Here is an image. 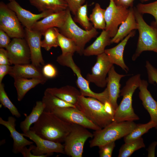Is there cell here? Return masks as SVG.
I'll return each instance as SVG.
<instances>
[{
    "mask_svg": "<svg viewBox=\"0 0 157 157\" xmlns=\"http://www.w3.org/2000/svg\"><path fill=\"white\" fill-rule=\"evenodd\" d=\"M72 127V124L64 121L53 113L44 111L30 130L43 138L61 143Z\"/></svg>",
    "mask_w": 157,
    "mask_h": 157,
    "instance_id": "6da1fadb",
    "label": "cell"
},
{
    "mask_svg": "<svg viewBox=\"0 0 157 157\" xmlns=\"http://www.w3.org/2000/svg\"><path fill=\"white\" fill-rule=\"evenodd\" d=\"M141 80L140 74L133 76L127 81L125 85L120 90V95L123 98L115 110L114 121L117 122L133 121L139 119L134 112L132 102L133 94L138 88Z\"/></svg>",
    "mask_w": 157,
    "mask_h": 157,
    "instance_id": "7a4b0ae2",
    "label": "cell"
},
{
    "mask_svg": "<svg viewBox=\"0 0 157 157\" xmlns=\"http://www.w3.org/2000/svg\"><path fill=\"white\" fill-rule=\"evenodd\" d=\"M137 125L133 121L117 122L113 121L106 127L94 132L92 138L89 142L90 146L99 147L115 142L130 133Z\"/></svg>",
    "mask_w": 157,
    "mask_h": 157,
    "instance_id": "3957f363",
    "label": "cell"
},
{
    "mask_svg": "<svg viewBox=\"0 0 157 157\" xmlns=\"http://www.w3.org/2000/svg\"><path fill=\"white\" fill-rule=\"evenodd\" d=\"M76 106L89 119L101 129L114 121L113 117L106 112L103 104L95 98L81 95Z\"/></svg>",
    "mask_w": 157,
    "mask_h": 157,
    "instance_id": "277c9868",
    "label": "cell"
},
{
    "mask_svg": "<svg viewBox=\"0 0 157 157\" xmlns=\"http://www.w3.org/2000/svg\"><path fill=\"white\" fill-rule=\"evenodd\" d=\"M134 10L139 33L137 48L132 57V60L135 61L144 51L157 53V27L148 25L143 19L142 14L136 8Z\"/></svg>",
    "mask_w": 157,
    "mask_h": 157,
    "instance_id": "5b68a950",
    "label": "cell"
},
{
    "mask_svg": "<svg viewBox=\"0 0 157 157\" xmlns=\"http://www.w3.org/2000/svg\"><path fill=\"white\" fill-rule=\"evenodd\" d=\"M58 29L61 34L74 41L78 47L77 52L80 55H83L87 43L98 33L94 27L90 30H84L79 27L74 21L71 12L68 8L64 23Z\"/></svg>",
    "mask_w": 157,
    "mask_h": 157,
    "instance_id": "8992f818",
    "label": "cell"
},
{
    "mask_svg": "<svg viewBox=\"0 0 157 157\" xmlns=\"http://www.w3.org/2000/svg\"><path fill=\"white\" fill-rule=\"evenodd\" d=\"M74 54L71 53L61 54L57 57L56 61L60 65L70 68L76 75L77 79L76 83L81 95L95 98L103 104L106 101H109L108 93L106 88L99 93L94 92L91 90L89 87L90 83L82 76L80 68L74 60Z\"/></svg>",
    "mask_w": 157,
    "mask_h": 157,
    "instance_id": "52a82bcc",
    "label": "cell"
},
{
    "mask_svg": "<svg viewBox=\"0 0 157 157\" xmlns=\"http://www.w3.org/2000/svg\"><path fill=\"white\" fill-rule=\"evenodd\" d=\"M87 129L79 125L72 124V129L64 141L65 154L72 157H82L86 140L92 138V133Z\"/></svg>",
    "mask_w": 157,
    "mask_h": 157,
    "instance_id": "ba28073f",
    "label": "cell"
},
{
    "mask_svg": "<svg viewBox=\"0 0 157 157\" xmlns=\"http://www.w3.org/2000/svg\"><path fill=\"white\" fill-rule=\"evenodd\" d=\"M15 13L3 1L0 3V29L10 38H24L25 30Z\"/></svg>",
    "mask_w": 157,
    "mask_h": 157,
    "instance_id": "9c48e42d",
    "label": "cell"
},
{
    "mask_svg": "<svg viewBox=\"0 0 157 157\" xmlns=\"http://www.w3.org/2000/svg\"><path fill=\"white\" fill-rule=\"evenodd\" d=\"M129 11V9L117 5L113 0H110L109 5L105 13V30L109 32L111 38L115 35L118 26L126 20Z\"/></svg>",
    "mask_w": 157,
    "mask_h": 157,
    "instance_id": "30bf717a",
    "label": "cell"
},
{
    "mask_svg": "<svg viewBox=\"0 0 157 157\" xmlns=\"http://www.w3.org/2000/svg\"><path fill=\"white\" fill-rule=\"evenodd\" d=\"M24 135L35 143L36 146L31 151L37 157H46L52 155L54 152L65 154L64 146L61 143L56 142L44 139L34 131L30 130Z\"/></svg>",
    "mask_w": 157,
    "mask_h": 157,
    "instance_id": "8fae6325",
    "label": "cell"
},
{
    "mask_svg": "<svg viewBox=\"0 0 157 157\" xmlns=\"http://www.w3.org/2000/svg\"><path fill=\"white\" fill-rule=\"evenodd\" d=\"M10 62L16 65L30 63V50L25 38H14L6 49Z\"/></svg>",
    "mask_w": 157,
    "mask_h": 157,
    "instance_id": "7c38bea8",
    "label": "cell"
},
{
    "mask_svg": "<svg viewBox=\"0 0 157 157\" xmlns=\"http://www.w3.org/2000/svg\"><path fill=\"white\" fill-rule=\"evenodd\" d=\"M113 65L104 52L97 56L96 63L92 67L90 74H88L86 79L97 86L104 88L106 86V76Z\"/></svg>",
    "mask_w": 157,
    "mask_h": 157,
    "instance_id": "4fadbf2b",
    "label": "cell"
},
{
    "mask_svg": "<svg viewBox=\"0 0 157 157\" xmlns=\"http://www.w3.org/2000/svg\"><path fill=\"white\" fill-rule=\"evenodd\" d=\"M52 113L62 120L71 124L79 125L95 131L102 129L89 119L76 107L58 108L54 110Z\"/></svg>",
    "mask_w": 157,
    "mask_h": 157,
    "instance_id": "5bb4252c",
    "label": "cell"
},
{
    "mask_svg": "<svg viewBox=\"0 0 157 157\" xmlns=\"http://www.w3.org/2000/svg\"><path fill=\"white\" fill-rule=\"evenodd\" d=\"M26 39L30 50L31 62L33 65L40 67L45 65L41 48L42 33L25 28Z\"/></svg>",
    "mask_w": 157,
    "mask_h": 157,
    "instance_id": "9a60e30c",
    "label": "cell"
},
{
    "mask_svg": "<svg viewBox=\"0 0 157 157\" xmlns=\"http://www.w3.org/2000/svg\"><path fill=\"white\" fill-rule=\"evenodd\" d=\"M8 7L16 13L21 23L25 28L31 29L34 24L40 19L54 13L51 10L35 14L22 7L15 0L7 4Z\"/></svg>",
    "mask_w": 157,
    "mask_h": 157,
    "instance_id": "2e32d148",
    "label": "cell"
},
{
    "mask_svg": "<svg viewBox=\"0 0 157 157\" xmlns=\"http://www.w3.org/2000/svg\"><path fill=\"white\" fill-rule=\"evenodd\" d=\"M16 121V119L12 116L8 117L7 121L0 117V124L8 130L10 133V136L13 140L12 152L15 154L21 153L24 147L33 143L25 138L23 133H20L17 131L15 128Z\"/></svg>",
    "mask_w": 157,
    "mask_h": 157,
    "instance_id": "e0dca14e",
    "label": "cell"
},
{
    "mask_svg": "<svg viewBox=\"0 0 157 157\" xmlns=\"http://www.w3.org/2000/svg\"><path fill=\"white\" fill-rule=\"evenodd\" d=\"M106 78V88L109 98V101L113 108L116 110L118 106L117 103L118 98L120 93L121 85L120 81L121 79L126 75L120 74L115 71L113 65L112 67Z\"/></svg>",
    "mask_w": 157,
    "mask_h": 157,
    "instance_id": "ac0fdd59",
    "label": "cell"
},
{
    "mask_svg": "<svg viewBox=\"0 0 157 157\" xmlns=\"http://www.w3.org/2000/svg\"><path fill=\"white\" fill-rule=\"evenodd\" d=\"M67 15V9L57 12L52 13L36 22L31 29L39 31L43 35L49 28L53 27L59 28L63 24Z\"/></svg>",
    "mask_w": 157,
    "mask_h": 157,
    "instance_id": "d6986e66",
    "label": "cell"
},
{
    "mask_svg": "<svg viewBox=\"0 0 157 157\" xmlns=\"http://www.w3.org/2000/svg\"><path fill=\"white\" fill-rule=\"evenodd\" d=\"M14 79L18 78H37L47 80L41 67L32 63L16 65L11 66L8 74Z\"/></svg>",
    "mask_w": 157,
    "mask_h": 157,
    "instance_id": "ffe728a7",
    "label": "cell"
},
{
    "mask_svg": "<svg viewBox=\"0 0 157 157\" xmlns=\"http://www.w3.org/2000/svg\"><path fill=\"white\" fill-rule=\"evenodd\" d=\"M148 83L144 80H141L138 87L139 96L144 108L149 113L150 120L154 122L157 126V101L152 97L147 89Z\"/></svg>",
    "mask_w": 157,
    "mask_h": 157,
    "instance_id": "44dd1931",
    "label": "cell"
},
{
    "mask_svg": "<svg viewBox=\"0 0 157 157\" xmlns=\"http://www.w3.org/2000/svg\"><path fill=\"white\" fill-rule=\"evenodd\" d=\"M135 31L133 30L123 39L117 45L111 48L105 49L104 53L106 54L111 62L120 67L125 72L129 70L123 59V53L125 47L129 39L134 36Z\"/></svg>",
    "mask_w": 157,
    "mask_h": 157,
    "instance_id": "7402d4cb",
    "label": "cell"
},
{
    "mask_svg": "<svg viewBox=\"0 0 157 157\" xmlns=\"http://www.w3.org/2000/svg\"><path fill=\"white\" fill-rule=\"evenodd\" d=\"M45 91L75 106L77 104L78 97L81 95L79 90L74 86L69 85L60 88H48Z\"/></svg>",
    "mask_w": 157,
    "mask_h": 157,
    "instance_id": "603a6c76",
    "label": "cell"
},
{
    "mask_svg": "<svg viewBox=\"0 0 157 157\" xmlns=\"http://www.w3.org/2000/svg\"><path fill=\"white\" fill-rule=\"evenodd\" d=\"M129 10L126 20L121 24L116 35L111 39V43H118L134 30L138 29V25L135 18L134 8L133 7H130Z\"/></svg>",
    "mask_w": 157,
    "mask_h": 157,
    "instance_id": "cb8c5ba5",
    "label": "cell"
},
{
    "mask_svg": "<svg viewBox=\"0 0 157 157\" xmlns=\"http://www.w3.org/2000/svg\"><path fill=\"white\" fill-rule=\"evenodd\" d=\"M109 32L103 30L100 35L90 45L85 48L83 55L85 56H97L104 52L105 47L111 43Z\"/></svg>",
    "mask_w": 157,
    "mask_h": 157,
    "instance_id": "d4e9b609",
    "label": "cell"
},
{
    "mask_svg": "<svg viewBox=\"0 0 157 157\" xmlns=\"http://www.w3.org/2000/svg\"><path fill=\"white\" fill-rule=\"evenodd\" d=\"M30 3L41 12L51 10L57 12L66 10L67 4L65 0H29Z\"/></svg>",
    "mask_w": 157,
    "mask_h": 157,
    "instance_id": "484cf974",
    "label": "cell"
},
{
    "mask_svg": "<svg viewBox=\"0 0 157 157\" xmlns=\"http://www.w3.org/2000/svg\"><path fill=\"white\" fill-rule=\"evenodd\" d=\"M47 81L37 78H18L14 79V85L17 92L18 101H21L31 89L38 84H44Z\"/></svg>",
    "mask_w": 157,
    "mask_h": 157,
    "instance_id": "4316f807",
    "label": "cell"
},
{
    "mask_svg": "<svg viewBox=\"0 0 157 157\" xmlns=\"http://www.w3.org/2000/svg\"><path fill=\"white\" fill-rule=\"evenodd\" d=\"M44 105L42 101L36 102L31 113L20 123V127L23 133H25L30 130L31 126L38 120L44 112Z\"/></svg>",
    "mask_w": 157,
    "mask_h": 157,
    "instance_id": "83f0119b",
    "label": "cell"
},
{
    "mask_svg": "<svg viewBox=\"0 0 157 157\" xmlns=\"http://www.w3.org/2000/svg\"><path fill=\"white\" fill-rule=\"evenodd\" d=\"M42 101L45 106L44 111L52 113L54 110L58 108L76 107L75 106L63 101L45 90Z\"/></svg>",
    "mask_w": 157,
    "mask_h": 157,
    "instance_id": "f1b7e54d",
    "label": "cell"
},
{
    "mask_svg": "<svg viewBox=\"0 0 157 157\" xmlns=\"http://www.w3.org/2000/svg\"><path fill=\"white\" fill-rule=\"evenodd\" d=\"M105 10L102 8L100 5L96 3L89 16V19L93 27L97 29L105 30L106 21L105 18Z\"/></svg>",
    "mask_w": 157,
    "mask_h": 157,
    "instance_id": "f546056e",
    "label": "cell"
},
{
    "mask_svg": "<svg viewBox=\"0 0 157 157\" xmlns=\"http://www.w3.org/2000/svg\"><path fill=\"white\" fill-rule=\"evenodd\" d=\"M156 126V124L151 120L146 124H137L136 126L132 131L124 137L125 142L128 143L136 140L141 137L142 135L147 133L150 129L155 128Z\"/></svg>",
    "mask_w": 157,
    "mask_h": 157,
    "instance_id": "4dcf8cb0",
    "label": "cell"
},
{
    "mask_svg": "<svg viewBox=\"0 0 157 157\" xmlns=\"http://www.w3.org/2000/svg\"><path fill=\"white\" fill-rule=\"evenodd\" d=\"M58 46L60 47L62 54L68 53L74 54L78 51L77 47L74 41L61 34L56 28Z\"/></svg>",
    "mask_w": 157,
    "mask_h": 157,
    "instance_id": "1f68e13d",
    "label": "cell"
},
{
    "mask_svg": "<svg viewBox=\"0 0 157 157\" xmlns=\"http://www.w3.org/2000/svg\"><path fill=\"white\" fill-rule=\"evenodd\" d=\"M145 145L143 138L141 137L136 140L123 144L119 153L118 157H129L136 150L144 147Z\"/></svg>",
    "mask_w": 157,
    "mask_h": 157,
    "instance_id": "d6a6232c",
    "label": "cell"
},
{
    "mask_svg": "<svg viewBox=\"0 0 157 157\" xmlns=\"http://www.w3.org/2000/svg\"><path fill=\"white\" fill-rule=\"evenodd\" d=\"M56 28L53 27L49 28L43 34L44 39L41 40V46L47 51H49L53 47L58 46Z\"/></svg>",
    "mask_w": 157,
    "mask_h": 157,
    "instance_id": "836d02e7",
    "label": "cell"
},
{
    "mask_svg": "<svg viewBox=\"0 0 157 157\" xmlns=\"http://www.w3.org/2000/svg\"><path fill=\"white\" fill-rule=\"evenodd\" d=\"M88 5L86 3L81 6L78 9L74 18L75 22L79 24L86 30L91 29L93 26L87 16Z\"/></svg>",
    "mask_w": 157,
    "mask_h": 157,
    "instance_id": "e575fe53",
    "label": "cell"
},
{
    "mask_svg": "<svg viewBox=\"0 0 157 157\" xmlns=\"http://www.w3.org/2000/svg\"><path fill=\"white\" fill-rule=\"evenodd\" d=\"M4 84H0V102L5 108H7L12 115L16 117H21V115L17 109L12 103L8 97L4 89Z\"/></svg>",
    "mask_w": 157,
    "mask_h": 157,
    "instance_id": "d590c367",
    "label": "cell"
},
{
    "mask_svg": "<svg viewBox=\"0 0 157 157\" xmlns=\"http://www.w3.org/2000/svg\"><path fill=\"white\" fill-rule=\"evenodd\" d=\"M136 8L142 14L148 13L153 16L155 21L152 23L151 26L157 27V0L147 4L138 3Z\"/></svg>",
    "mask_w": 157,
    "mask_h": 157,
    "instance_id": "8d00e7d4",
    "label": "cell"
},
{
    "mask_svg": "<svg viewBox=\"0 0 157 157\" xmlns=\"http://www.w3.org/2000/svg\"><path fill=\"white\" fill-rule=\"evenodd\" d=\"M115 146V142H113L99 147V153L101 157H110Z\"/></svg>",
    "mask_w": 157,
    "mask_h": 157,
    "instance_id": "74e56055",
    "label": "cell"
},
{
    "mask_svg": "<svg viewBox=\"0 0 157 157\" xmlns=\"http://www.w3.org/2000/svg\"><path fill=\"white\" fill-rule=\"evenodd\" d=\"M145 67L149 83L154 84L156 82L157 84V69L154 67L148 61H146Z\"/></svg>",
    "mask_w": 157,
    "mask_h": 157,
    "instance_id": "f35d334b",
    "label": "cell"
},
{
    "mask_svg": "<svg viewBox=\"0 0 157 157\" xmlns=\"http://www.w3.org/2000/svg\"><path fill=\"white\" fill-rule=\"evenodd\" d=\"M44 76L47 78H53L57 75V71L55 67L51 64L44 65L42 69Z\"/></svg>",
    "mask_w": 157,
    "mask_h": 157,
    "instance_id": "ab89813d",
    "label": "cell"
},
{
    "mask_svg": "<svg viewBox=\"0 0 157 157\" xmlns=\"http://www.w3.org/2000/svg\"><path fill=\"white\" fill-rule=\"evenodd\" d=\"M68 8L72 13L75 15L78 8L84 4L85 0H65Z\"/></svg>",
    "mask_w": 157,
    "mask_h": 157,
    "instance_id": "60d3db41",
    "label": "cell"
},
{
    "mask_svg": "<svg viewBox=\"0 0 157 157\" xmlns=\"http://www.w3.org/2000/svg\"><path fill=\"white\" fill-rule=\"evenodd\" d=\"M10 38L6 33L0 29V48H6L11 41Z\"/></svg>",
    "mask_w": 157,
    "mask_h": 157,
    "instance_id": "b9f144b4",
    "label": "cell"
},
{
    "mask_svg": "<svg viewBox=\"0 0 157 157\" xmlns=\"http://www.w3.org/2000/svg\"><path fill=\"white\" fill-rule=\"evenodd\" d=\"M11 65L7 51L3 48H0V65Z\"/></svg>",
    "mask_w": 157,
    "mask_h": 157,
    "instance_id": "7bdbcfd3",
    "label": "cell"
},
{
    "mask_svg": "<svg viewBox=\"0 0 157 157\" xmlns=\"http://www.w3.org/2000/svg\"><path fill=\"white\" fill-rule=\"evenodd\" d=\"M11 66L8 65H0V84L2 83V81L7 74H8Z\"/></svg>",
    "mask_w": 157,
    "mask_h": 157,
    "instance_id": "ee69618b",
    "label": "cell"
},
{
    "mask_svg": "<svg viewBox=\"0 0 157 157\" xmlns=\"http://www.w3.org/2000/svg\"><path fill=\"white\" fill-rule=\"evenodd\" d=\"M135 0H113L117 6H121L126 8L132 7Z\"/></svg>",
    "mask_w": 157,
    "mask_h": 157,
    "instance_id": "f6af8a7d",
    "label": "cell"
},
{
    "mask_svg": "<svg viewBox=\"0 0 157 157\" xmlns=\"http://www.w3.org/2000/svg\"><path fill=\"white\" fill-rule=\"evenodd\" d=\"M35 147V146L33 144L30 145L28 148H27L26 146L23 149L21 153L24 157H37L36 156L31 153L32 150Z\"/></svg>",
    "mask_w": 157,
    "mask_h": 157,
    "instance_id": "bcb514c9",
    "label": "cell"
},
{
    "mask_svg": "<svg viewBox=\"0 0 157 157\" xmlns=\"http://www.w3.org/2000/svg\"><path fill=\"white\" fill-rule=\"evenodd\" d=\"M157 145V141L153 142L149 145L147 149L148 151V157L155 156V149Z\"/></svg>",
    "mask_w": 157,
    "mask_h": 157,
    "instance_id": "7dc6e473",
    "label": "cell"
},
{
    "mask_svg": "<svg viewBox=\"0 0 157 157\" xmlns=\"http://www.w3.org/2000/svg\"><path fill=\"white\" fill-rule=\"evenodd\" d=\"M105 109L106 112L113 117L115 113V110L113 108L109 101H106L103 104Z\"/></svg>",
    "mask_w": 157,
    "mask_h": 157,
    "instance_id": "c3c4849f",
    "label": "cell"
},
{
    "mask_svg": "<svg viewBox=\"0 0 157 157\" xmlns=\"http://www.w3.org/2000/svg\"><path fill=\"white\" fill-rule=\"evenodd\" d=\"M140 1L142 2H144L146 1H148L149 0H140Z\"/></svg>",
    "mask_w": 157,
    "mask_h": 157,
    "instance_id": "681fc988",
    "label": "cell"
},
{
    "mask_svg": "<svg viewBox=\"0 0 157 157\" xmlns=\"http://www.w3.org/2000/svg\"><path fill=\"white\" fill-rule=\"evenodd\" d=\"M9 0V1H10H10H13L15 0Z\"/></svg>",
    "mask_w": 157,
    "mask_h": 157,
    "instance_id": "f907efd6",
    "label": "cell"
},
{
    "mask_svg": "<svg viewBox=\"0 0 157 157\" xmlns=\"http://www.w3.org/2000/svg\"><path fill=\"white\" fill-rule=\"evenodd\" d=\"M155 128L157 129V126H156L155 127Z\"/></svg>",
    "mask_w": 157,
    "mask_h": 157,
    "instance_id": "816d5d0a",
    "label": "cell"
},
{
    "mask_svg": "<svg viewBox=\"0 0 157 157\" xmlns=\"http://www.w3.org/2000/svg\"></svg>",
    "mask_w": 157,
    "mask_h": 157,
    "instance_id": "f5cc1de1",
    "label": "cell"
}]
</instances>
